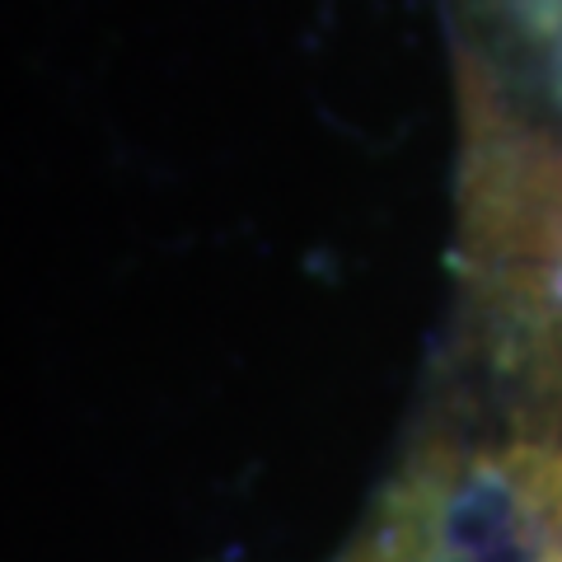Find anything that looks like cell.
Returning a JSON list of instances; mask_svg holds the SVG:
<instances>
[{"mask_svg":"<svg viewBox=\"0 0 562 562\" xmlns=\"http://www.w3.org/2000/svg\"><path fill=\"white\" fill-rule=\"evenodd\" d=\"M351 562H371V558H366V553H357V558H351Z\"/></svg>","mask_w":562,"mask_h":562,"instance_id":"cell-1","label":"cell"}]
</instances>
